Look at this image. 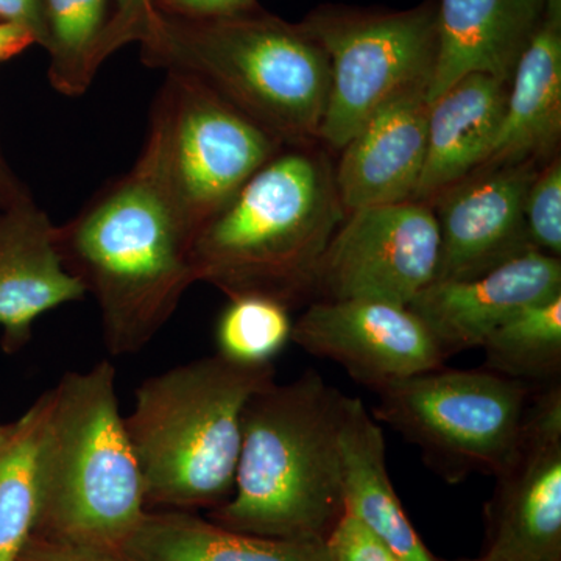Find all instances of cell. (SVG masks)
Listing matches in <instances>:
<instances>
[{
  "label": "cell",
  "mask_w": 561,
  "mask_h": 561,
  "mask_svg": "<svg viewBox=\"0 0 561 561\" xmlns=\"http://www.w3.org/2000/svg\"><path fill=\"white\" fill-rule=\"evenodd\" d=\"M57 241L68 271L98 301L113 356L146 348L195 283L194 234L144 153L76 219L57 227Z\"/></svg>",
  "instance_id": "cell-1"
},
{
  "label": "cell",
  "mask_w": 561,
  "mask_h": 561,
  "mask_svg": "<svg viewBox=\"0 0 561 561\" xmlns=\"http://www.w3.org/2000/svg\"><path fill=\"white\" fill-rule=\"evenodd\" d=\"M346 394L308 370L251 394L230 500L209 522L260 537L327 541L342 518Z\"/></svg>",
  "instance_id": "cell-2"
},
{
  "label": "cell",
  "mask_w": 561,
  "mask_h": 561,
  "mask_svg": "<svg viewBox=\"0 0 561 561\" xmlns=\"http://www.w3.org/2000/svg\"><path fill=\"white\" fill-rule=\"evenodd\" d=\"M312 147L279 150L203 225L191 250L195 283L289 308L312 297L317 267L346 217L335 171Z\"/></svg>",
  "instance_id": "cell-3"
},
{
  "label": "cell",
  "mask_w": 561,
  "mask_h": 561,
  "mask_svg": "<svg viewBox=\"0 0 561 561\" xmlns=\"http://www.w3.org/2000/svg\"><path fill=\"white\" fill-rule=\"evenodd\" d=\"M136 36L151 66L201 80L284 147L320 139L330 58L302 24L260 10L221 18H168L153 10Z\"/></svg>",
  "instance_id": "cell-4"
},
{
  "label": "cell",
  "mask_w": 561,
  "mask_h": 561,
  "mask_svg": "<svg viewBox=\"0 0 561 561\" xmlns=\"http://www.w3.org/2000/svg\"><path fill=\"white\" fill-rule=\"evenodd\" d=\"M275 381V367L219 354L146 379L125 430L142 478L146 507H219L234 490L243 409Z\"/></svg>",
  "instance_id": "cell-5"
},
{
  "label": "cell",
  "mask_w": 561,
  "mask_h": 561,
  "mask_svg": "<svg viewBox=\"0 0 561 561\" xmlns=\"http://www.w3.org/2000/svg\"><path fill=\"white\" fill-rule=\"evenodd\" d=\"M44 397L33 534L121 549L147 507L121 415L116 368L102 360L66 373Z\"/></svg>",
  "instance_id": "cell-6"
},
{
  "label": "cell",
  "mask_w": 561,
  "mask_h": 561,
  "mask_svg": "<svg viewBox=\"0 0 561 561\" xmlns=\"http://www.w3.org/2000/svg\"><path fill=\"white\" fill-rule=\"evenodd\" d=\"M534 389L485 368L443 365L376 391L371 413L415 445L446 482L496 478L515 454Z\"/></svg>",
  "instance_id": "cell-7"
},
{
  "label": "cell",
  "mask_w": 561,
  "mask_h": 561,
  "mask_svg": "<svg viewBox=\"0 0 561 561\" xmlns=\"http://www.w3.org/2000/svg\"><path fill=\"white\" fill-rule=\"evenodd\" d=\"M283 149L275 136L201 80L169 72L142 153L195 239L203 225Z\"/></svg>",
  "instance_id": "cell-8"
},
{
  "label": "cell",
  "mask_w": 561,
  "mask_h": 561,
  "mask_svg": "<svg viewBox=\"0 0 561 561\" xmlns=\"http://www.w3.org/2000/svg\"><path fill=\"white\" fill-rule=\"evenodd\" d=\"M327 51L330 95L320 139L342 150L373 114L427 90L437 57V3L402 11L320 7L301 22Z\"/></svg>",
  "instance_id": "cell-9"
},
{
  "label": "cell",
  "mask_w": 561,
  "mask_h": 561,
  "mask_svg": "<svg viewBox=\"0 0 561 561\" xmlns=\"http://www.w3.org/2000/svg\"><path fill=\"white\" fill-rule=\"evenodd\" d=\"M438 257L440 234L430 203L356 209L332 236L317 267L312 297L409 306L437 278Z\"/></svg>",
  "instance_id": "cell-10"
},
{
  "label": "cell",
  "mask_w": 561,
  "mask_h": 561,
  "mask_svg": "<svg viewBox=\"0 0 561 561\" xmlns=\"http://www.w3.org/2000/svg\"><path fill=\"white\" fill-rule=\"evenodd\" d=\"M486 505L489 548L561 561V383L535 387L507 467Z\"/></svg>",
  "instance_id": "cell-11"
},
{
  "label": "cell",
  "mask_w": 561,
  "mask_h": 561,
  "mask_svg": "<svg viewBox=\"0 0 561 561\" xmlns=\"http://www.w3.org/2000/svg\"><path fill=\"white\" fill-rule=\"evenodd\" d=\"M291 342L375 393L448 360L409 306L386 301H312L294 321Z\"/></svg>",
  "instance_id": "cell-12"
},
{
  "label": "cell",
  "mask_w": 561,
  "mask_h": 561,
  "mask_svg": "<svg viewBox=\"0 0 561 561\" xmlns=\"http://www.w3.org/2000/svg\"><path fill=\"white\" fill-rule=\"evenodd\" d=\"M538 162L479 169L430 203L440 234L435 280L472 278L535 250L524 202Z\"/></svg>",
  "instance_id": "cell-13"
},
{
  "label": "cell",
  "mask_w": 561,
  "mask_h": 561,
  "mask_svg": "<svg viewBox=\"0 0 561 561\" xmlns=\"http://www.w3.org/2000/svg\"><path fill=\"white\" fill-rule=\"evenodd\" d=\"M561 295V261L529 250L493 271L467 279L434 280L409 308L446 357L482 348L502 323L527 306Z\"/></svg>",
  "instance_id": "cell-14"
},
{
  "label": "cell",
  "mask_w": 561,
  "mask_h": 561,
  "mask_svg": "<svg viewBox=\"0 0 561 561\" xmlns=\"http://www.w3.org/2000/svg\"><path fill=\"white\" fill-rule=\"evenodd\" d=\"M58 249L57 227L24 194L0 209V346L16 354L32 341L44 313L87 297Z\"/></svg>",
  "instance_id": "cell-15"
},
{
  "label": "cell",
  "mask_w": 561,
  "mask_h": 561,
  "mask_svg": "<svg viewBox=\"0 0 561 561\" xmlns=\"http://www.w3.org/2000/svg\"><path fill=\"white\" fill-rule=\"evenodd\" d=\"M427 90L386 103L345 144L335 186L346 214L413 201L427 151Z\"/></svg>",
  "instance_id": "cell-16"
},
{
  "label": "cell",
  "mask_w": 561,
  "mask_h": 561,
  "mask_svg": "<svg viewBox=\"0 0 561 561\" xmlns=\"http://www.w3.org/2000/svg\"><path fill=\"white\" fill-rule=\"evenodd\" d=\"M437 57L427 101L454 83L486 73L511 83L516 65L546 16L548 0H435Z\"/></svg>",
  "instance_id": "cell-17"
},
{
  "label": "cell",
  "mask_w": 561,
  "mask_h": 561,
  "mask_svg": "<svg viewBox=\"0 0 561 561\" xmlns=\"http://www.w3.org/2000/svg\"><path fill=\"white\" fill-rule=\"evenodd\" d=\"M508 84L471 73L430 103L426 161L413 201L434 202L482 168L504 119Z\"/></svg>",
  "instance_id": "cell-18"
},
{
  "label": "cell",
  "mask_w": 561,
  "mask_h": 561,
  "mask_svg": "<svg viewBox=\"0 0 561 561\" xmlns=\"http://www.w3.org/2000/svg\"><path fill=\"white\" fill-rule=\"evenodd\" d=\"M343 511L401 561H438L402 507L387 470L381 423L360 398L346 397L341 430Z\"/></svg>",
  "instance_id": "cell-19"
},
{
  "label": "cell",
  "mask_w": 561,
  "mask_h": 561,
  "mask_svg": "<svg viewBox=\"0 0 561 561\" xmlns=\"http://www.w3.org/2000/svg\"><path fill=\"white\" fill-rule=\"evenodd\" d=\"M560 135L561 14L546 13L513 72L504 119L482 168L545 160Z\"/></svg>",
  "instance_id": "cell-20"
},
{
  "label": "cell",
  "mask_w": 561,
  "mask_h": 561,
  "mask_svg": "<svg viewBox=\"0 0 561 561\" xmlns=\"http://www.w3.org/2000/svg\"><path fill=\"white\" fill-rule=\"evenodd\" d=\"M121 551L131 561H334L327 541L243 534L186 511H147Z\"/></svg>",
  "instance_id": "cell-21"
},
{
  "label": "cell",
  "mask_w": 561,
  "mask_h": 561,
  "mask_svg": "<svg viewBox=\"0 0 561 561\" xmlns=\"http://www.w3.org/2000/svg\"><path fill=\"white\" fill-rule=\"evenodd\" d=\"M46 397L13 421L0 446V561H14L35 531L39 513L38 449Z\"/></svg>",
  "instance_id": "cell-22"
},
{
  "label": "cell",
  "mask_w": 561,
  "mask_h": 561,
  "mask_svg": "<svg viewBox=\"0 0 561 561\" xmlns=\"http://www.w3.org/2000/svg\"><path fill=\"white\" fill-rule=\"evenodd\" d=\"M485 370L546 387L561 378V295L527 306L482 345Z\"/></svg>",
  "instance_id": "cell-23"
},
{
  "label": "cell",
  "mask_w": 561,
  "mask_h": 561,
  "mask_svg": "<svg viewBox=\"0 0 561 561\" xmlns=\"http://www.w3.org/2000/svg\"><path fill=\"white\" fill-rule=\"evenodd\" d=\"M105 9L106 0H44L50 81L61 94L77 98L91 87Z\"/></svg>",
  "instance_id": "cell-24"
},
{
  "label": "cell",
  "mask_w": 561,
  "mask_h": 561,
  "mask_svg": "<svg viewBox=\"0 0 561 561\" xmlns=\"http://www.w3.org/2000/svg\"><path fill=\"white\" fill-rule=\"evenodd\" d=\"M290 308L264 295L230 298L216 327L217 353L239 365H268L291 341Z\"/></svg>",
  "instance_id": "cell-25"
},
{
  "label": "cell",
  "mask_w": 561,
  "mask_h": 561,
  "mask_svg": "<svg viewBox=\"0 0 561 561\" xmlns=\"http://www.w3.org/2000/svg\"><path fill=\"white\" fill-rule=\"evenodd\" d=\"M524 217L535 250L549 256L561 254V160L552 158L527 190Z\"/></svg>",
  "instance_id": "cell-26"
},
{
  "label": "cell",
  "mask_w": 561,
  "mask_h": 561,
  "mask_svg": "<svg viewBox=\"0 0 561 561\" xmlns=\"http://www.w3.org/2000/svg\"><path fill=\"white\" fill-rule=\"evenodd\" d=\"M334 561H401L364 524L343 513L327 540Z\"/></svg>",
  "instance_id": "cell-27"
},
{
  "label": "cell",
  "mask_w": 561,
  "mask_h": 561,
  "mask_svg": "<svg viewBox=\"0 0 561 561\" xmlns=\"http://www.w3.org/2000/svg\"><path fill=\"white\" fill-rule=\"evenodd\" d=\"M14 561H131L121 549L33 534Z\"/></svg>",
  "instance_id": "cell-28"
},
{
  "label": "cell",
  "mask_w": 561,
  "mask_h": 561,
  "mask_svg": "<svg viewBox=\"0 0 561 561\" xmlns=\"http://www.w3.org/2000/svg\"><path fill=\"white\" fill-rule=\"evenodd\" d=\"M117 5H119V11H117L116 20L102 33L98 49V65H101L103 58L124 41L136 36L140 25L154 10L153 0H117Z\"/></svg>",
  "instance_id": "cell-29"
},
{
  "label": "cell",
  "mask_w": 561,
  "mask_h": 561,
  "mask_svg": "<svg viewBox=\"0 0 561 561\" xmlns=\"http://www.w3.org/2000/svg\"><path fill=\"white\" fill-rule=\"evenodd\" d=\"M0 22L18 25L32 33L35 43L47 47V24L44 0H0Z\"/></svg>",
  "instance_id": "cell-30"
},
{
  "label": "cell",
  "mask_w": 561,
  "mask_h": 561,
  "mask_svg": "<svg viewBox=\"0 0 561 561\" xmlns=\"http://www.w3.org/2000/svg\"><path fill=\"white\" fill-rule=\"evenodd\" d=\"M181 18H221L257 9L256 0H162Z\"/></svg>",
  "instance_id": "cell-31"
},
{
  "label": "cell",
  "mask_w": 561,
  "mask_h": 561,
  "mask_svg": "<svg viewBox=\"0 0 561 561\" xmlns=\"http://www.w3.org/2000/svg\"><path fill=\"white\" fill-rule=\"evenodd\" d=\"M33 43L35 38L25 28L0 22V62L16 57Z\"/></svg>",
  "instance_id": "cell-32"
},
{
  "label": "cell",
  "mask_w": 561,
  "mask_h": 561,
  "mask_svg": "<svg viewBox=\"0 0 561 561\" xmlns=\"http://www.w3.org/2000/svg\"><path fill=\"white\" fill-rule=\"evenodd\" d=\"M27 192V187L18 180L0 151V209L11 205Z\"/></svg>",
  "instance_id": "cell-33"
},
{
  "label": "cell",
  "mask_w": 561,
  "mask_h": 561,
  "mask_svg": "<svg viewBox=\"0 0 561 561\" xmlns=\"http://www.w3.org/2000/svg\"><path fill=\"white\" fill-rule=\"evenodd\" d=\"M456 561H519L513 559V557L507 556V553L496 551V549H486V552L483 553L479 559H468V560H456Z\"/></svg>",
  "instance_id": "cell-34"
},
{
  "label": "cell",
  "mask_w": 561,
  "mask_h": 561,
  "mask_svg": "<svg viewBox=\"0 0 561 561\" xmlns=\"http://www.w3.org/2000/svg\"><path fill=\"white\" fill-rule=\"evenodd\" d=\"M546 13L561 14V0H548Z\"/></svg>",
  "instance_id": "cell-35"
},
{
  "label": "cell",
  "mask_w": 561,
  "mask_h": 561,
  "mask_svg": "<svg viewBox=\"0 0 561 561\" xmlns=\"http://www.w3.org/2000/svg\"><path fill=\"white\" fill-rule=\"evenodd\" d=\"M11 427H13V423L0 424V446H2V443L9 437Z\"/></svg>",
  "instance_id": "cell-36"
}]
</instances>
